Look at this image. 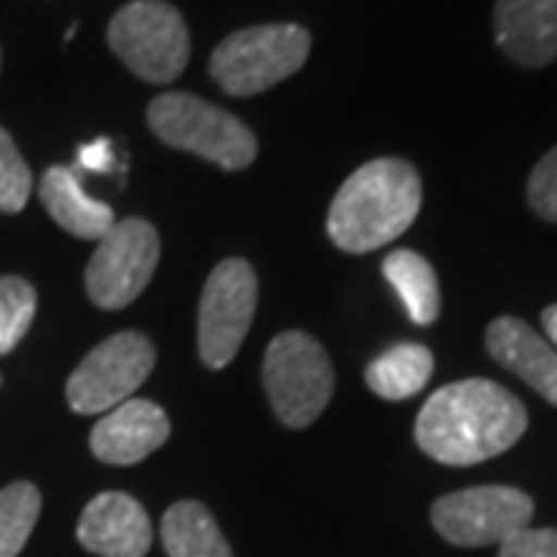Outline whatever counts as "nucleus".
Segmentation results:
<instances>
[{
	"mask_svg": "<svg viewBox=\"0 0 557 557\" xmlns=\"http://www.w3.org/2000/svg\"><path fill=\"white\" fill-rule=\"evenodd\" d=\"M258 310V276L251 263L226 258L205 282L199 304V359L208 369H223L239 354Z\"/></svg>",
	"mask_w": 557,
	"mask_h": 557,
	"instance_id": "obj_9",
	"label": "nucleus"
},
{
	"mask_svg": "<svg viewBox=\"0 0 557 557\" xmlns=\"http://www.w3.org/2000/svg\"><path fill=\"white\" fill-rule=\"evenodd\" d=\"M109 47L137 78L171 84L189 62V28L164 0H134L109 22Z\"/></svg>",
	"mask_w": 557,
	"mask_h": 557,
	"instance_id": "obj_6",
	"label": "nucleus"
},
{
	"mask_svg": "<svg viewBox=\"0 0 557 557\" xmlns=\"http://www.w3.org/2000/svg\"><path fill=\"white\" fill-rule=\"evenodd\" d=\"M527 199L539 218L557 223V146L552 152H545V159L533 168L530 183H527Z\"/></svg>",
	"mask_w": 557,
	"mask_h": 557,
	"instance_id": "obj_22",
	"label": "nucleus"
},
{
	"mask_svg": "<svg viewBox=\"0 0 557 557\" xmlns=\"http://www.w3.org/2000/svg\"><path fill=\"white\" fill-rule=\"evenodd\" d=\"M542 329H545V341L557 350V304L555 307H545V313H542Z\"/></svg>",
	"mask_w": 557,
	"mask_h": 557,
	"instance_id": "obj_25",
	"label": "nucleus"
},
{
	"mask_svg": "<svg viewBox=\"0 0 557 557\" xmlns=\"http://www.w3.org/2000/svg\"><path fill=\"white\" fill-rule=\"evenodd\" d=\"M38 193L47 214L57 220L65 233H72L78 239L100 242L115 226L112 208L84 193L75 168H65V164L47 168L40 177Z\"/></svg>",
	"mask_w": 557,
	"mask_h": 557,
	"instance_id": "obj_15",
	"label": "nucleus"
},
{
	"mask_svg": "<svg viewBox=\"0 0 557 557\" xmlns=\"http://www.w3.org/2000/svg\"><path fill=\"white\" fill-rule=\"evenodd\" d=\"M527 431V409L515 394L486 379L440 387L421 406L416 440L440 465L468 468L511 449Z\"/></svg>",
	"mask_w": 557,
	"mask_h": 557,
	"instance_id": "obj_1",
	"label": "nucleus"
},
{
	"mask_svg": "<svg viewBox=\"0 0 557 557\" xmlns=\"http://www.w3.org/2000/svg\"><path fill=\"white\" fill-rule=\"evenodd\" d=\"M486 350L502 369L527 381L539 397L557 406V350L533 325L518 317H498L486 329Z\"/></svg>",
	"mask_w": 557,
	"mask_h": 557,
	"instance_id": "obj_13",
	"label": "nucleus"
},
{
	"mask_svg": "<svg viewBox=\"0 0 557 557\" xmlns=\"http://www.w3.org/2000/svg\"><path fill=\"white\" fill-rule=\"evenodd\" d=\"M146 119L161 143L193 152L223 171H242L258 159V137L251 127L193 94H161L149 102Z\"/></svg>",
	"mask_w": 557,
	"mask_h": 557,
	"instance_id": "obj_3",
	"label": "nucleus"
},
{
	"mask_svg": "<svg viewBox=\"0 0 557 557\" xmlns=\"http://www.w3.org/2000/svg\"><path fill=\"white\" fill-rule=\"evenodd\" d=\"M496 40L523 69L557 60V0H496Z\"/></svg>",
	"mask_w": 557,
	"mask_h": 557,
	"instance_id": "obj_14",
	"label": "nucleus"
},
{
	"mask_svg": "<svg viewBox=\"0 0 557 557\" xmlns=\"http://www.w3.org/2000/svg\"><path fill=\"white\" fill-rule=\"evenodd\" d=\"M0 65H3V57H0Z\"/></svg>",
	"mask_w": 557,
	"mask_h": 557,
	"instance_id": "obj_26",
	"label": "nucleus"
},
{
	"mask_svg": "<svg viewBox=\"0 0 557 557\" xmlns=\"http://www.w3.org/2000/svg\"><path fill=\"white\" fill-rule=\"evenodd\" d=\"M109 161H112V156H109V143L106 139H97V143L84 146L78 152V164L87 168V171H106Z\"/></svg>",
	"mask_w": 557,
	"mask_h": 557,
	"instance_id": "obj_24",
	"label": "nucleus"
},
{
	"mask_svg": "<svg viewBox=\"0 0 557 557\" xmlns=\"http://www.w3.org/2000/svg\"><path fill=\"white\" fill-rule=\"evenodd\" d=\"M263 387L285 428H310L335 391V369L325 347L304 332H282L263 357Z\"/></svg>",
	"mask_w": 557,
	"mask_h": 557,
	"instance_id": "obj_5",
	"label": "nucleus"
},
{
	"mask_svg": "<svg viewBox=\"0 0 557 557\" xmlns=\"http://www.w3.org/2000/svg\"><path fill=\"white\" fill-rule=\"evenodd\" d=\"M310 57L307 28L278 22L233 32L211 53V78L230 97H255L292 78Z\"/></svg>",
	"mask_w": 557,
	"mask_h": 557,
	"instance_id": "obj_4",
	"label": "nucleus"
},
{
	"mask_svg": "<svg viewBox=\"0 0 557 557\" xmlns=\"http://www.w3.org/2000/svg\"><path fill=\"white\" fill-rule=\"evenodd\" d=\"M32 196V171L16 139L0 127V214H20Z\"/></svg>",
	"mask_w": 557,
	"mask_h": 557,
	"instance_id": "obj_21",
	"label": "nucleus"
},
{
	"mask_svg": "<svg viewBox=\"0 0 557 557\" xmlns=\"http://www.w3.org/2000/svg\"><path fill=\"white\" fill-rule=\"evenodd\" d=\"M421 211V177L403 159H375L344 180L329 208V239L347 255H369L399 239Z\"/></svg>",
	"mask_w": 557,
	"mask_h": 557,
	"instance_id": "obj_2",
	"label": "nucleus"
},
{
	"mask_svg": "<svg viewBox=\"0 0 557 557\" xmlns=\"http://www.w3.org/2000/svg\"><path fill=\"white\" fill-rule=\"evenodd\" d=\"M434 375V357L424 344H397L366 366V384L381 399H409Z\"/></svg>",
	"mask_w": 557,
	"mask_h": 557,
	"instance_id": "obj_17",
	"label": "nucleus"
},
{
	"mask_svg": "<svg viewBox=\"0 0 557 557\" xmlns=\"http://www.w3.org/2000/svg\"><path fill=\"white\" fill-rule=\"evenodd\" d=\"M38 310V292L22 276H0V357L13 354Z\"/></svg>",
	"mask_w": 557,
	"mask_h": 557,
	"instance_id": "obj_20",
	"label": "nucleus"
},
{
	"mask_svg": "<svg viewBox=\"0 0 557 557\" xmlns=\"http://www.w3.org/2000/svg\"><path fill=\"white\" fill-rule=\"evenodd\" d=\"M159 258L161 242L156 226L143 218L121 220L102 236L87 263V295L102 310H121L134 304L149 278L156 276Z\"/></svg>",
	"mask_w": 557,
	"mask_h": 557,
	"instance_id": "obj_8",
	"label": "nucleus"
},
{
	"mask_svg": "<svg viewBox=\"0 0 557 557\" xmlns=\"http://www.w3.org/2000/svg\"><path fill=\"white\" fill-rule=\"evenodd\" d=\"M161 545L168 557H233L214 515L201 502H177L161 518Z\"/></svg>",
	"mask_w": 557,
	"mask_h": 557,
	"instance_id": "obj_16",
	"label": "nucleus"
},
{
	"mask_svg": "<svg viewBox=\"0 0 557 557\" xmlns=\"http://www.w3.org/2000/svg\"><path fill=\"white\" fill-rule=\"evenodd\" d=\"M156 369V344L143 332H119L94 347L69 375L65 399L78 416H106L134 397Z\"/></svg>",
	"mask_w": 557,
	"mask_h": 557,
	"instance_id": "obj_7",
	"label": "nucleus"
},
{
	"mask_svg": "<svg viewBox=\"0 0 557 557\" xmlns=\"http://www.w3.org/2000/svg\"><path fill=\"white\" fill-rule=\"evenodd\" d=\"M40 518V490L16 480L0 490V557H16Z\"/></svg>",
	"mask_w": 557,
	"mask_h": 557,
	"instance_id": "obj_19",
	"label": "nucleus"
},
{
	"mask_svg": "<svg viewBox=\"0 0 557 557\" xmlns=\"http://www.w3.org/2000/svg\"><path fill=\"white\" fill-rule=\"evenodd\" d=\"M384 276L394 285L406 313L416 325H431L440 317V282L434 267L418 251L399 248L384 258Z\"/></svg>",
	"mask_w": 557,
	"mask_h": 557,
	"instance_id": "obj_18",
	"label": "nucleus"
},
{
	"mask_svg": "<svg viewBox=\"0 0 557 557\" xmlns=\"http://www.w3.org/2000/svg\"><path fill=\"white\" fill-rule=\"evenodd\" d=\"M533 498L515 486H471L434 502L431 520L446 542L461 548L502 545L533 520Z\"/></svg>",
	"mask_w": 557,
	"mask_h": 557,
	"instance_id": "obj_10",
	"label": "nucleus"
},
{
	"mask_svg": "<svg viewBox=\"0 0 557 557\" xmlns=\"http://www.w3.org/2000/svg\"><path fill=\"white\" fill-rule=\"evenodd\" d=\"M171 437V418L152 399H124L90 431V453L106 465H137Z\"/></svg>",
	"mask_w": 557,
	"mask_h": 557,
	"instance_id": "obj_11",
	"label": "nucleus"
},
{
	"mask_svg": "<svg viewBox=\"0 0 557 557\" xmlns=\"http://www.w3.org/2000/svg\"><path fill=\"white\" fill-rule=\"evenodd\" d=\"M498 557H557V530H520L498 545Z\"/></svg>",
	"mask_w": 557,
	"mask_h": 557,
	"instance_id": "obj_23",
	"label": "nucleus"
},
{
	"mask_svg": "<svg viewBox=\"0 0 557 557\" xmlns=\"http://www.w3.org/2000/svg\"><path fill=\"white\" fill-rule=\"evenodd\" d=\"M78 542L100 557H146L152 545V523L134 496L100 493L81 511Z\"/></svg>",
	"mask_w": 557,
	"mask_h": 557,
	"instance_id": "obj_12",
	"label": "nucleus"
}]
</instances>
